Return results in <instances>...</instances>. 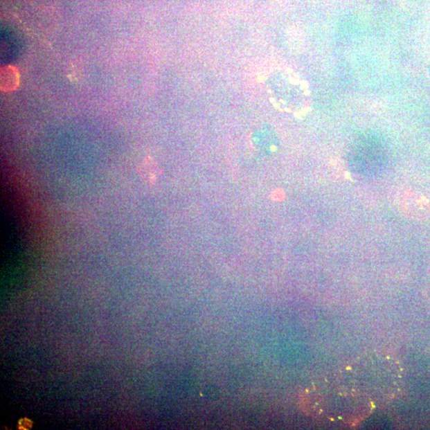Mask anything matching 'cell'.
I'll return each mask as SVG.
<instances>
[{
  "label": "cell",
  "instance_id": "obj_1",
  "mask_svg": "<svg viewBox=\"0 0 430 430\" xmlns=\"http://www.w3.org/2000/svg\"><path fill=\"white\" fill-rule=\"evenodd\" d=\"M397 370L389 358L368 355L343 370L337 387L359 405L370 408L373 404H382L395 397L400 382Z\"/></svg>",
  "mask_w": 430,
  "mask_h": 430
},
{
  "label": "cell",
  "instance_id": "obj_2",
  "mask_svg": "<svg viewBox=\"0 0 430 430\" xmlns=\"http://www.w3.org/2000/svg\"><path fill=\"white\" fill-rule=\"evenodd\" d=\"M397 201L403 213L411 219L422 220L430 215V201L424 195L407 190L398 196Z\"/></svg>",
  "mask_w": 430,
  "mask_h": 430
},
{
  "label": "cell",
  "instance_id": "obj_3",
  "mask_svg": "<svg viewBox=\"0 0 430 430\" xmlns=\"http://www.w3.org/2000/svg\"><path fill=\"white\" fill-rule=\"evenodd\" d=\"M20 84V75L17 68L8 65L0 69V89L3 93L13 92Z\"/></svg>",
  "mask_w": 430,
  "mask_h": 430
},
{
  "label": "cell",
  "instance_id": "obj_4",
  "mask_svg": "<svg viewBox=\"0 0 430 430\" xmlns=\"http://www.w3.org/2000/svg\"><path fill=\"white\" fill-rule=\"evenodd\" d=\"M273 199L274 200H277V201H280L284 199V196H285V193L283 192V190H276L274 191V194H273Z\"/></svg>",
  "mask_w": 430,
  "mask_h": 430
}]
</instances>
